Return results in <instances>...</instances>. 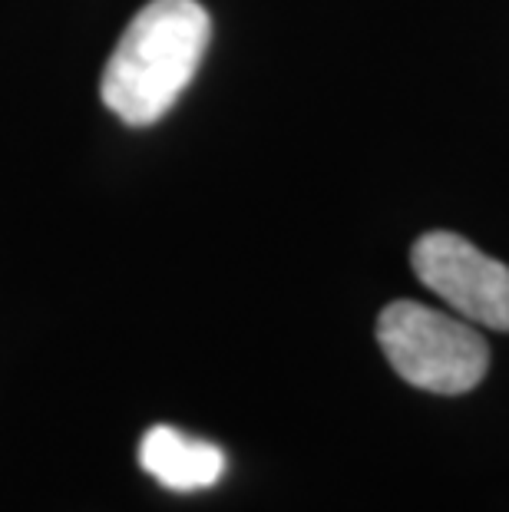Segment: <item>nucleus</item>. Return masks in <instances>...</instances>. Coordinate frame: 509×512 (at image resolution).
<instances>
[{
    "label": "nucleus",
    "instance_id": "nucleus-4",
    "mask_svg": "<svg viewBox=\"0 0 509 512\" xmlns=\"http://www.w3.org/2000/svg\"><path fill=\"white\" fill-rule=\"evenodd\" d=\"M139 463L143 470L176 493H196L219 483L225 470V456L215 443L189 437L176 427H153L146 430L139 443Z\"/></svg>",
    "mask_w": 509,
    "mask_h": 512
},
{
    "label": "nucleus",
    "instance_id": "nucleus-3",
    "mask_svg": "<svg viewBox=\"0 0 509 512\" xmlns=\"http://www.w3.org/2000/svg\"><path fill=\"white\" fill-rule=\"evenodd\" d=\"M410 265L420 285L440 294L463 321L509 331V265L480 252L457 232L420 235Z\"/></svg>",
    "mask_w": 509,
    "mask_h": 512
},
{
    "label": "nucleus",
    "instance_id": "nucleus-1",
    "mask_svg": "<svg viewBox=\"0 0 509 512\" xmlns=\"http://www.w3.org/2000/svg\"><path fill=\"white\" fill-rule=\"evenodd\" d=\"M209 40L212 17L199 0H149L103 67L106 110L133 129L159 123L196 80Z\"/></svg>",
    "mask_w": 509,
    "mask_h": 512
},
{
    "label": "nucleus",
    "instance_id": "nucleus-2",
    "mask_svg": "<svg viewBox=\"0 0 509 512\" xmlns=\"http://www.w3.org/2000/svg\"><path fill=\"white\" fill-rule=\"evenodd\" d=\"M377 344L394 374L427 394H470L490 370V347L473 324L417 301L387 304L377 318Z\"/></svg>",
    "mask_w": 509,
    "mask_h": 512
}]
</instances>
